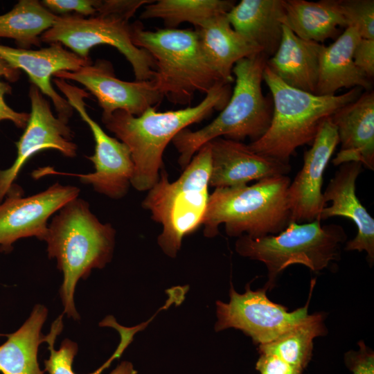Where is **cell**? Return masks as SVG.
<instances>
[{
    "label": "cell",
    "mask_w": 374,
    "mask_h": 374,
    "mask_svg": "<svg viewBox=\"0 0 374 374\" xmlns=\"http://www.w3.org/2000/svg\"><path fill=\"white\" fill-rule=\"evenodd\" d=\"M231 93V83L220 82L195 106L163 112L151 107L139 116L117 110L102 116L105 127L130 150L134 166L131 185L139 191L150 190L159 179L168 144L188 126L222 111Z\"/></svg>",
    "instance_id": "6da1fadb"
},
{
    "label": "cell",
    "mask_w": 374,
    "mask_h": 374,
    "mask_svg": "<svg viewBox=\"0 0 374 374\" xmlns=\"http://www.w3.org/2000/svg\"><path fill=\"white\" fill-rule=\"evenodd\" d=\"M115 238L113 226L101 222L89 202L80 197L64 205L48 223L44 241L48 258L56 260L63 274L60 294L69 317L80 319L74 302L76 285L93 269H102L110 262Z\"/></svg>",
    "instance_id": "7a4b0ae2"
},
{
    "label": "cell",
    "mask_w": 374,
    "mask_h": 374,
    "mask_svg": "<svg viewBox=\"0 0 374 374\" xmlns=\"http://www.w3.org/2000/svg\"><path fill=\"white\" fill-rule=\"evenodd\" d=\"M268 58L260 53L237 62L232 69L235 84L220 114L204 127L195 131L186 128L175 136L172 142L179 154L182 170L204 144L216 138L238 141L249 138L253 142L266 132L273 111L272 103L262 89Z\"/></svg>",
    "instance_id": "3957f363"
},
{
    "label": "cell",
    "mask_w": 374,
    "mask_h": 374,
    "mask_svg": "<svg viewBox=\"0 0 374 374\" xmlns=\"http://www.w3.org/2000/svg\"><path fill=\"white\" fill-rule=\"evenodd\" d=\"M262 78L271 93L272 116L266 132L249 147L287 163L298 148L312 144L325 120L356 100L362 89L354 87L339 95L318 96L287 85L267 66Z\"/></svg>",
    "instance_id": "277c9868"
},
{
    "label": "cell",
    "mask_w": 374,
    "mask_h": 374,
    "mask_svg": "<svg viewBox=\"0 0 374 374\" xmlns=\"http://www.w3.org/2000/svg\"><path fill=\"white\" fill-rule=\"evenodd\" d=\"M131 26L133 44L152 56L153 80L171 103L189 105L196 92L206 95L217 83L226 82L206 57L195 29L148 30L139 21Z\"/></svg>",
    "instance_id": "5b68a950"
},
{
    "label": "cell",
    "mask_w": 374,
    "mask_h": 374,
    "mask_svg": "<svg viewBox=\"0 0 374 374\" xmlns=\"http://www.w3.org/2000/svg\"><path fill=\"white\" fill-rule=\"evenodd\" d=\"M290 182L287 175H279L251 186L215 188L209 195L202 222L204 235L216 236L220 224L230 237L258 238L280 233L290 222Z\"/></svg>",
    "instance_id": "8992f818"
},
{
    "label": "cell",
    "mask_w": 374,
    "mask_h": 374,
    "mask_svg": "<svg viewBox=\"0 0 374 374\" xmlns=\"http://www.w3.org/2000/svg\"><path fill=\"white\" fill-rule=\"evenodd\" d=\"M211 172V150L207 143L175 181H169L162 168L158 181L141 203L150 212L152 220L162 225L157 242L170 257L177 256L185 235L202 226L210 195Z\"/></svg>",
    "instance_id": "52a82bcc"
},
{
    "label": "cell",
    "mask_w": 374,
    "mask_h": 374,
    "mask_svg": "<svg viewBox=\"0 0 374 374\" xmlns=\"http://www.w3.org/2000/svg\"><path fill=\"white\" fill-rule=\"evenodd\" d=\"M321 222L319 219L290 222L280 233L258 238L244 235L236 240L235 250L242 256L265 264L269 278L265 287L271 289L276 276L292 265L301 264L318 272L339 259L347 239L345 230L339 224Z\"/></svg>",
    "instance_id": "ba28073f"
},
{
    "label": "cell",
    "mask_w": 374,
    "mask_h": 374,
    "mask_svg": "<svg viewBox=\"0 0 374 374\" xmlns=\"http://www.w3.org/2000/svg\"><path fill=\"white\" fill-rule=\"evenodd\" d=\"M42 42H59L83 59H89L90 49L100 44L116 48L131 64L135 80H151L155 74L152 56L132 40L129 20L114 15L97 14L57 16L54 24L40 36Z\"/></svg>",
    "instance_id": "9c48e42d"
},
{
    "label": "cell",
    "mask_w": 374,
    "mask_h": 374,
    "mask_svg": "<svg viewBox=\"0 0 374 374\" xmlns=\"http://www.w3.org/2000/svg\"><path fill=\"white\" fill-rule=\"evenodd\" d=\"M53 82L64 93L65 98L89 127L95 141L92 156L87 157L94 166V171L87 174L56 172L48 168L34 172L35 177L58 174L74 176L84 184L111 199H119L128 193L134 166L128 147L118 139L109 136L87 113L84 98L89 94L63 79L55 78Z\"/></svg>",
    "instance_id": "30bf717a"
},
{
    "label": "cell",
    "mask_w": 374,
    "mask_h": 374,
    "mask_svg": "<svg viewBox=\"0 0 374 374\" xmlns=\"http://www.w3.org/2000/svg\"><path fill=\"white\" fill-rule=\"evenodd\" d=\"M266 290L264 287L252 291L247 286L246 292L239 294L231 286L230 301H217L215 330L239 329L260 345L274 341L308 315L310 298L304 307L288 312L284 306L271 301Z\"/></svg>",
    "instance_id": "8fae6325"
},
{
    "label": "cell",
    "mask_w": 374,
    "mask_h": 374,
    "mask_svg": "<svg viewBox=\"0 0 374 374\" xmlns=\"http://www.w3.org/2000/svg\"><path fill=\"white\" fill-rule=\"evenodd\" d=\"M80 190L58 182L28 197L15 184L0 203V251L9 253L19 239L46 238L48 220L69 201L78 197Z\"/></svg>",
    "instance_id": "7c38bea8"
},
{
    "label": "cell",
    "mask_w": 374,
    "mask_h": 374,
    "mask_svg": "<svg viewBox=\"0 0 374 374\" xmlns=\"http://www.w3.org/2000/svg\"><path fill=\"white\" fill-rule=\"evenodd\" d=\"M53 76L83 85L96 98L103 109L102 116L117 110L139 116L148 108L156 107L164 98L153 80L130 82L118 79L111 62L102 59L75 71L57 72Z\"/></svg>",
    "instance_id": "4fadbf2b"
},
{
    "label": "cell",
    "mask_w": 374,
    "mask_h": 374,
    "mask_svg": "<svg viewBox=\"0 0 374 374\" xmlns=\"http://www.w3.org/2000/svg\"><path fill=\"white\" fill-rule=\"evenodd\" d=\"M31 111L24 131L15 143L17 157L11 166L0 170V203L15 184L27 161L37 152L48 149L59 151L64 157L76 156L78 146L73 142L74 134L68 125L51 111V105L34 84L29 89Z\"/></svg>",
    "instance_id": "5bb4252c"
},
{
    "label": "cell",
    "mask_w": 374,
    "mask_h": 374,
    "mask_svg": "<svg viewBox=\"0 0 374 374\" xmlns=\"http://www.w3.org/2000/svg\"><path fill=\"white\" fill-rule=\"evenodd\" d=\"M338 144L337 129L329 117L322 123L311 148L304 152L302 168L289 186L290 222L305 223L319 220L326 206L322 192L323 173Z\"/></svg>",
    "instance_id": "9a60e30c"
},
{
    "label": "cell",
    "mask_w": 374,
    "mask_h": 374,
    "mask_svg": "<svg viewBox=\"0 0 374 374\" xmlns=\"http://www.w3.org/2000/svg\"><path fill=\"white\" fill-rule=\"evenodd\" d=\"M0 57L11 66L23 70L31 84L51 98L57 116L69 123L73 109L65 98L53 87L51 76L62 71H75L81 66L92 63L91 59H83L64 48L61 43L50 44L49 46L37 50L12 48L0 44Z\"/></svg>",
    "instance_id": "2e32d148"
},
{
    "label": "cell",
    "mask_w": 374,
    "mask_h": 374,
    "mask_svg": "<svg viewBox=\"0 0 374 374\" xmlns=\"http://www.w3.org/2000/svg\"><path fill=\"white\" fill-rule=\"evenodd\" d=\"M208 143L209 186L215 188L243 186L253 180L287 175L291 171L290 163L258 154L241 141L218 137Z\"/></svg>",
    "instance_id": "e0dca14e"
},
{
    "label": "cell",
    "mask_w": 374,
    "mask_h": 374,
    "mask_svg": "<svg viewBox=\"0 0 374 374\" xmlns=\"http://www.w3.org/2000/svg\"><path fill=\"white\" fill-rule=\"evenodd\" d=\"M363 167L361 163L356 161L339 166L323 193L324 204L326 205L331 202V205L323 208L319 220L323 221L335 216L351 220L357 226V233L347 242L345 249L365 251L372 265L374 260V219L356 195V181Z\"/></svg>",
    "instance_id": "ac0fdd59"
},
{
    "label": "cell",
    "mask_w": 374,
    "mask_h": 374,
    "mask_svg": "<svg viewBox=\"0 0 374 374\" xmlns=\"http://www.w3.org/2000/svg\"><path fill=\"white\" fill-rule=\"evenodd\" d=\"M330 119L341 148L332 163L356 161L374 170V92L368 90L337 110Z\"/></svg>",
    "instance_id": "d6986e66"
},
{
    "label": "cell",
    "mask_w": 374,
    "mask_h": 374,
    "mask_svg": "<svg viewBox=\"0 0 374 374\" xmlns=\"http://www.w3.org/2000/svg\"><path fill=\"white\" fill-rule=\"evenodd\" d=\"M323 45L299 37L283 25L278 48L266 66L287 85L315 94Z\"/></svg>",
    "instance_id": "ffe728a7"
},
{
    "label": "cell",
    "mask_w": 374,
    "mask_h": 374,
    "mask_svg": "<svg viewBox=\"0 0 374 374\" xmlns=\"http://www.w3.org/2000/svg\"><path fill=\"white\" fill-rule=\"evenodd\" d=\"M361 37L349 26L329 46L323 45L319 62L315 95L333 96L341 88L360 87L371 90L372 80L355 64L353 54Z\"/></svg>",
    "instance_id": "44dd1931"
},
{
    "label": "cell",
    "mask_w": 374,
    "mask_h": 374,
    "mask_svg": "<svg viewBox=\"0 0 374 374\" xmlns=\"http://www.w3.org/2000/svg\"><path fill=\"white\" fill-rule=\"evenodd\" d=\"M284 15V0H241L226 14L232 28L268 57L280 44Z\"/></svg>",
    "instance_id": "7402d4cb"
},
{
    "label": "cell",
    "mask_w": 374,
    "mask_h": 374,
    "mask_svg": "<svg viewBox=\"0 0 374 374\" xmlns=\"http://www.w3.org/2000/svg\"><path fill=\"white\" fill-rule=\"evenodd\" d=\"M195 29L209 62L229 83L234 81L232 69L237 62L262 53L257 45L232 28L226 14L216 15Z\"/></svg>",
    "instance_id": "603a6c76"
},
{
    "label": "cell",
    "mask_w": 374,
    "mask_h": 374,
    "mask_svg": "<svg viewBox=\"0 0 374 374\" xmlns=\"http://www.w3.org/2000/svg\"><path fill=\"white\" fill-rule=\"evenodd\" d=\"M284 7L283 25L303 39L321 44L346 28L339 0H284Z\"/></svg>",
    "instance_id": "cb8c5ba5"
},
{
    "label": "cell",
    "mask_w": 374,
    "mask_h": 374,
    "mask_svg": "<svg viewBox=\"0 0 374 374\" xmlns=\"http://www.w3.org/2000/svg\"><path fill=\"white\" fill-rule=\"evenodd\" d=\"M48 310L37 305L28 319L0 346V372L2 374H44L37 362L40 344L45 342L42 333Z\"/></svg>",
    "instance_id": "d4e9b609"
},
{
    "label": "cell",
    "mask_w": 374,
    "mask_h": 374,
    "mask_svg": "<svg viewBox=\"0 0 374 374\" xmlns=\"http://www.w3.org/2000/svg\"><path fill=\"white\" fill-rule=\"evenodd\" d=\"M58 15L37 0H20L8 12L0 15V38L15 40L20 48L39 47L41 35L53 26Z\"/></svg>",
    "instance_id": "484cf974"
},
{
    "label": "cell",
    "mask_w": 374,
    "mask_h": 374,
    "mask_svg": "<svg viewBox=\"0 0 374 374\" xmlns=\"http://www.w3.org/2000/svg\"><path fill=\"white\" fill-rule=\"evenodd\" d=\"M235 4L231 0H158L144 6L142 19H160L166 28H177L181 23L192 24L195 28L208 19L226 14Z\"/></svg>",
    "instance_id": "4316f807"
},
{
    "label": "cell",
    "mask_w": 374,
    "mask_h": 374,
    "mask_svg": "<svg viewBox=\"0 0 374 374\" xmlns=\"http://www.w3.org/2000/svg\"><path fill=\"white\" fill-rule=\"evenodd\" d=\"M326 332L323 316L321 313L308 315L274 341L260 344L258 350L260 354L275 355L303 371L312 358L313 339Z\"/></svg>",
    "instance_id": "83f0119b"
},
{
    "label": "cell",
    "mask_w": 374,
    "mask_h": 374,
    "mask_svg": "<svg viewBox=\"0 0 374 374\" xmlns=\"http://www.w3.org/2000/svg\"><path fill=\"white\" fill-rule=\"evenodd\" d=\"M62 328V315H61L52 324L49 334L46 335L45 342L48 344L50 357L44 361V365L45 371L49 374H75L72 369V363L78 352L77 344L66 339L62 342L57 350L54 347L56 337L61 332ZM120 335L119 346L113 355L98 370L89 374H100L114 359L121 356L132 338L125 332L121 333Z\"/></svg>",
    "instance_id": "f1b7e54d"
},
{
    "label": "cell",
    "mask_w": 374,
    "mask_h": 374,
    "mask_svg": "<svg viewBox=\"0 0 374 374\" xmlns=\"http://www.w3.org/2000/svg\"><path fill=\"white\" fill-rule=\"evenodd\" d=\"M346 28L355 27L363 39H374V1L339 0Z\"/></svg>",
    "instance_id": "f546056e"
},
{
    "label": "cell",
    "mask_w": 374,
    "mask_h": 374,
    "mask_svg": "<svg viewBox=\"0 0 374 374\" xmlns=\"http://www.w3.org/2000/svg\"><path fill=\"white\" fill-rule=\"evenodd\" d=\"M19 76L20 70L13 68L0 57V121H10L16 127L24 129L28 121L30 114L17 112L6 104L4 96L12 93V87L8 82L1 80L2 77H4L10 82H15L19 78Z\"/></svg>",
    "instance_id": "4dcf8cb0"
},
{
    "label": "cell",
    "mask_w": 374,
    "mask_h": 374,
    "mask_svg": "<svg viewBox=\"0 0 374 374\" xmlns=\"http://www.w3.org/2000/svg\"><path fill=\"white\" fill-rule=\"evenodd\" d=\"M100 0H44L42 4L52 13L60 16L78 15L92 17L98 13Z\"/></svg>",
    "instance_id": "1f68e13d"
},
{
    "label": "cell",
    "mask_w": 374,
    "mask_h": 374,
    "mask_svg": "<svg viewBox=\"0 0 374 374\" xmlns=\"http://www.w3.org/2000/svg\"><path fill=\"white\" fill-rule=\"evenodd\" d=\"M357 351L350 350L344 355V362L353 374H374V354L363 341L358 343Z\"/></svg>",
    "instance_id": "d6a6232c"
},
{
    "label": "cell",
    "mask_w": 374,
    "mask_h": 374,
    "mask_svg": "<svg viewBox=\"0 0 374 374\" xmlns=\"http://www.w3.org/2000/svg\"><path fill=\"white\" fill-rule=\"evenodd\" d=\"M152 1V0L100 1L97 14L114 15L129 20L139 8Z\"/></svg>",
    "instance_id": "836d02e7"
},
{
    "label": "cell",
    "mask_w": 374,
    "mask_h": 374,
    "mask_svg": "<svg viewBox=\"0 0 374 374\" xmlns=\"http://www.w3.org/2000/svg\"><path fill=\"white\" fill-rule=\"evenodd\" d=\"M353 58L356 66L370 80L374 76V39L361 38L355 47Z\"/></svg>",
    "instance_id": "e575fe53"
},
{
    "label": "cell",
    "mask_w": 374,
    "mask_h": 374,
    "mask_svg": "<svg viewBox=\"0 0 374 374\" xmlns=\"http://www.w3.org/2000/svg\"><path fill=\"white\" fill-rule=\"evenodd\" d=\"M256 368L260 374H303V371L279 357L269 353H260Z\"/></svg>",
    "instance_id": "d590c367"
},
{
    "label": "cell",
    "mask_w": 374,
    "mask_h": 374,
    "mask_svg": "<svg viewBox=\"0 0 374 374\" xmlns=\"http://www.w3.org/2000/svg\"><path fill=\"white\" fill-rule=\"evenodd\" d=\"M109 374H137V371L134 368L132 363L123 362Z\"/></svg>",
    "instance_id": "8d00e7d4"
}]
</instances>
